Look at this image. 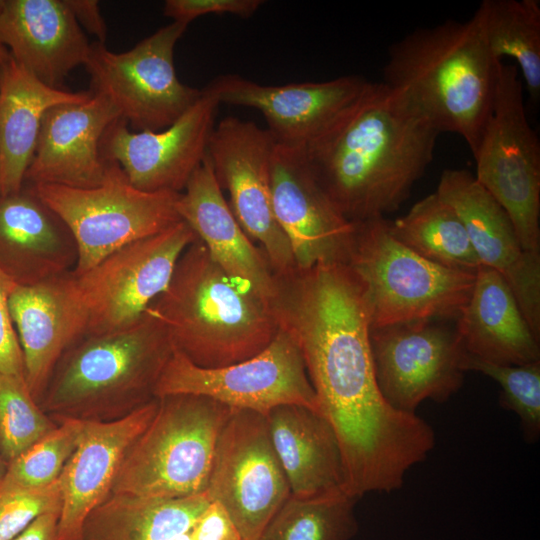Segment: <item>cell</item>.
<instances>
[{"mask_svg":"<svg viewBox=\"0 0 540 540\" xmlns=\"http://www.w3.org/2000/svg\"><path fill=\"white\" fill-rule=\"evenodd\" d=\"M205 494L225 509L243 540H260L291 495L266 416L231 410L216 443Z\"/></svg>","mask_w":540,"mask_h":540,"instance_id":"4fadbf2b","label":"cell"},{"mask_svg":"<svg viewBox=\"0 0 540 540\" xmlns=\"http://www.w3.org/2000/svg\"><path fill=\"white\" fill-rule=\"evenodd\" d=\"M440 132L400 93L371 83L304 153L346 218L361 223L398 210L433 160Z\"/></svg>","mask_w":540,"mask_h":540,"instance_id":"7a4b0ae2","label":"cell"},{"mask_svg":"<svg viewBox=\"0 0 540 540\" xmlns=\"http://www.w3.org/2000/svg\"><path fill=\"white\" fill-rule=\"evenodd\" d=\"M7 469V463L0 454V479L3 477Z\"/></svg>","mask_w":540,"mask_h":540,"instance_id":"7bdbcfd3","label":"cell"},{"mask_svg":"<svg viewBox=\"0 0 540 540\" xmlns=\"http://www.w3.org/2000/svg\"><path fill=\"white\" fill-rule=\"evenodd\" d=\"M472 155L476 180L507 212L524 250L540 253V142L516 65H497L492 110Z\"/></svg>","mask_w":540,"mask_h":540,"instance_id":"9c48e42d","label":"cell"},{"mask_svg":"<svg viewBox=\"0 0 540 540\" xmlns=\"http://www.w3.org/2000/svg\"><path fill=\"white\" fill-rule=\"evenodd\" d=\"M210 503L206 494L157 498L111 493L85 518L79 540H174Z\"/></svg>","mask_w":540,"mask_h":540,"instance_id":"f1b7e54d","label":"cell"},{"mask_svg":"<svg viewBox=\"0 0 540 540\" xmlns=\"http://www.w3.org/2000/svg\"><path fill=\"white\" fill-rule=\"evenodd\" d=\"M80 27L97 38V42L105 43L107 27L101 15L98 1L64 0Z\"/></svg>","mask_w":540,"mask_h":540,"instance_id":"ab89813d","label":"cell"},{"mask_svg":"<svg viewBox=\"0 0 540 540\" xmlns=\"http://www.w3.org/2000/svg\"><path fill=\"white\" fill-rule=\"evenodd\" d=\"M9 305L25 382L39 404L62 355L86 334V308L72 272L33 285H16Z\"/></svg>","mask_w":540,"mask_h":540,"instance_id":"ffe728a7","label":"cell"},{"mask_svg":"<svg viewBox=\"0 0 540 540\" xmlns=\"http://www.w3.org/2000/svg\"><path fill=\"white\" fill-rule=\"evenodd\" d=\"M262 0H166L163 14L188 25L194 19L208 14H230L246 19L262 6Z\"/></svg>","mask_w":540,"mask_h":540,"instance_id":"8d00e7d4","label":"cell"},{"mask_svg":"<svg viewBox=\"0 0 540 540\" xmlns=\"http://www.w3.org/2000/svg\"><path fill=\"white\" fill-rule=\"evenodd\" d=\"M2 4H3V0H0V9L2 7Z\"/></svg>","mask_w":540,"mask_h":540,"instance_id":"f6af8a7d","label":"cell"},{"mask_svg":"<svg viewBox=\"0 0 540 540\" xmlns=\"http://www.w3.org/2000/svg\"><path fill=\"white\" fill-rule=\"evenodd\" d=\"M174 349L166 328L148 310L125 329L85 335L58 361L39 405L50 417L121 418L156 398Z\"/></svg>","mask_w":540,"mask_h":540,"instance_id":"5b68a950","label":"cell"},{"mask_svg":"<svg viewBox=\"0 0 540 540\" xmlns=\"http://www.w3.org/2000/svg\"><path fill=\"white\" fill-rule=\"evenodd\" d=\"M275 142L254 122L228 116L215 125L207 159L230 208L246 234L262 247L274 273L286 275L295 263L275 216L271 168Z\"/></svg>","mask_w":540,"mask_h":540,"instance_id":"9a60e30c","label":"cell"},{"mask_svg":"<svg viewBox=\"0 0 540 540\" xmlns=\"http://www.w3.org/2000/svg\"><path fill=\"white\" fill-rule=\"evenodd\" d=\"M16 284L0 269V373L24 377L21 347L10 314Z\"/></svg>","mask_w":540,"mask_h":540,"instance_id":"74e56055","label":"cell"},{"mask_svg":"<svg viewBox=\"0 0 540 540\" xmlns=\"http://www.w3.org/2000/svg\"><path fill=\"white\" fill-rule=\"evenodd\" d=\"M441 321L370 329L376 382L392 408L416 414L423 401L446 402L462 387L465 350L456 327Z\"/></svg>","mask_w":540,"mask_h":540,"instance_id":"5bb4252c","label":"cell"},{"mask_svg":"<svg viewBox=\"0 0 540 540\" xmlns=\"http://www.w3.org/2000/svg\"><path fill=\"white\" fill-rule=\"evenodd\" d=\"M347 264L362 286L371 328L456 320L475 281V273L442 266L406 247L385 218L357 223Z\"/></svg>","mask_w":540,"mask_h":540,"instance_id":"8992f818","label":"cell"},{"mask_svg":"<svg viewBox=\"0 0 540 540\" xmlns=\"http://www.w3.org/2000/svg\"><path fill=\"white\" fill-rule=\"evenodd\" d=\"M57 426L18 457L7 463L5 476L23 485L39 487L58 480L76 450L84 420L51 417Z\"/></svg>","mask_w":540,"mask_h":540,"instance_id":"e575fe53","label":"cell"},{"mask_svg":"<svg viewBox=\"0 0 540 540\" xmlns=\"http://www.w3.org/2000/svg\"><path fill=\"white\" fill-rule=\"evenodd\" d=\"M174 540H193L190 531L179 535Z\"/></svg>","mask_w":540,"mask_h":540,"instance_id":"ee69618b","label":"cell"},{"mask_svg":"<svg viewBox=\"0 0 540 540\" xmlns=\"http://www.w3.org/2000/svg\"><path fill=\"white\" fill-rule=\"evenodd\" d=\"M190 533L193 540H243L225 509L212 501L199 516Z\"/></svg>","mask_w":540,"mask_h":540,"instance_id":"f35d334b","label":"cell"},{"mask_svg":"<svg viewBox=\"0 0 540 540\" xmlns=\"http://www.w3.org/2000/svg\"><path fill=\"white\" fill-rule=\"evenodd\" d=\"M27 186L70 231L77 249L76 276L123 246L181 221L176 209L180 193L139 190L113 162H107L103 181L92 188Z\"/></svg>","mask_w":540,"mask_h":540,"instance_id":"ba28073f","label":"cell"},{"mask_svg":"<svg viewBox=\"0 0 540 540\" xmlns=\"http://www.w3.org/2000/svg\"><path fill=\"white\" fill-rule=\"evenodd\" d=\"M232 408L204 396L158 398V408L130 445L112 493L183 498L205 494L219 434Z\"/></svg>","mask_w":540,"mask_h":540,"instance_id":"52a82bcc","label":"cell"},{"mask_svg":"<svg viewBox=\"0 0 540 540\" xmlns=\"http://www.w3.org/2000/svg\"><path fill=\"white\" fill-rule=\"evenodd\" d=\"M465 352L500 365L540 361L538 338L502 276L480 265L470 298L456 319Z\"/></svg>","mask_w":540,"mask_h":540,"instance_id":"484cf974","label":"cell"},{"mask_svg":"<svg viewBox=\"0 0 540 540\" xmlns=\"http://www.w3.org/2000/svg\"><path fill=\"white\" fill-rule=\"evenodd\" d=\"M219 101L208 86L174 123L159 131H133L122 118L105 131L102 158L118 164L146 192L181 193L207 155Z\"/></svg>","mask_w":540,"mask_h":540,"instance_id":"2e32d148","label":"cell"},{"mask_svg":"<svg viewBox=\"0 0 540 540\" xmlns=\"http://www.w3.org/2000/svg\"><path fill=\"white\" fill-rule=\"evenodd\" d=\"M59 481L39 487L0 479V540H12L43 514L61 510Z\"/></svg>","mask_w":540,"mask_h":540,"instance_id":"d590c367","label":"cell"},{"mask_svg":"<svg viewBox=\"0 0 540 540\" xmlns=\"http://www.w3.org/2000/svg\"><path fill=\"white\" fill-rule=\"evenodd\" d=\"M460 217L480 265L498 272L540 338V253L524 250L504 208L466 169H445L435 191Z\"/></svg>","mask_w":540,"mask_h":540,"instance_id":"ac0fdd59","label":"cell"},{"mask_svg":"<svg viewBox=\"0 0 540 540\" xmlns=\"http://www.w3.org/2000/svg\"><path fill=\"white\" fill-rule=\"evenodd\" d=\"M193 364L219 368L265 349L280 327L272 300L226 272L200 239L179 258L167 289L147 309Z\"/></svg>","mask_w":540,"mask_h":540,"instance_id":"3957f363","label":"cell"},{"mask_svg":"<svg viewBox=\"0 0 540 540\" xmlns=\"http://www.w3.org/2000/svg\"><path fill=\"white\" fill-rule=\"evenodd\" d=\"M279 327L297 343L320 413L341 450L347 492L390 493L435 446L432 427L392 408L378 388L370 315L347 263L318 264L277 276L272 299Z\"/></svg>","mask_w":540,"mask_h":540,"instance_id":"6da1fadb","label":"cell"},{"mask_svg":"<svg viewBox=\"0 0 540 540\" xmlns=\"http://www.w3.org/2000/svg\"><path fill=\"white\" fill-rule=\"evenodd\" d=\"M56 426L32 396L23 376L0 373V454L6 463Z\"/></svg>","mask_w":540,"mask_h":540,"instance_id":"d6a6232c","label":"cell"},{"mask_svg":"<svg viewBox=\"0 0 540 540\" xmlns=\"http://www.w3.org/2000/svg\"><path fill=\"white\" fill-rule=\"evenodd\" d=\"M76 261L70 231L29 186L0 195V269L16 285L72 272Z\"/></svg>","mask_w":540,"mask_h":540,"instance_id":"cb8c5ba5","label":"cell"},{"mask_svg":"<svg viewBox=\"0 0 540 540\" xmlns=\"http://www.w3.org/2000/svg\"><path fill=\"white\" fill-rule=\"evenodd\" d=\"M389 224L398 241L432 262L470 273L480 266L460 217L436 192Z\"/></svg>","mask_w":540,"mask_h":540,"instance_id":"4dcf8cb0","label":"cell"},{"mask_svg":"<svg viewBox=\"0 0 540 540\" xmlns=\"http://www.w3.org/2000/svg\"><path fill=\"white\" fill-rule=\"evenodd\" d=\"M371 83L346 75L322 82L264 85L227 74L207 86L219 104L258 110L275 144L305 148L353 106Z\"/></svg>","mask_w":540,"mask_h":540,"instance_id":"d6986e66","label":"cell"},{"mask_svg":"<svg viewBox=\"0 0 540 540\" xmlns=\"http://www.w3.org/2000/svg\"><path fill=\"white\" fill-rule=\"evenodd\" d=\"M188 25L171 22L116 53L94 42L85 63L91 91L105 97L133 131H159L174 123L202 89L182 83L175 70L176 43Z\"/></svg>","mask_w":540,"mask_h":540,"instance_id":"30bf717a","label":"cell"},{"mask_svg":"<svg viewBox=\"0 0 540 540\" xmlns=\"http://www.w3.org/2000/svg\"><path fill=\"white\" fill-rule=\"evenodd\" d=\"M176 209L216 263L265 297L274 298L276 274L233 214L207 156L179 194Z\"/></svg>","mask_w":540,"mask_h":540,"instance_id":"d4e9b609","label":"cell"},{"mask_svg":"<svg viewBox=\"0 0 540 540\" xmlns=\"http://www.w3.org/2000/svg\"><path fill=\"white\" fill-rule=\"evenodd\" d=\"M60 511H53L35 519L12 540H57Z\"/></svg>","mask_w":540,"mask_h":540,"instance_id":"60d3db41","label":"cell"},{"mask_svg":"<svg viewBox=\"0 0 540 540\" xmlns=\"http://www.w3.org/2000/svg\"><path fill=\"white\" fill-rule=\"evenodd\" d=\"M196 239L181 220L123 246L81 275L72 273L87 312L85 335L119 331L140 320L167 289L179 258Z\"/></svg>","mask_w":540,"mask_h":540,"instance_id":"7c38bea8","label":"cell"},{"mask_svg":"<svg viewBox=\"0 0 540 540\" xmlns=\"http://www.w3.org/2000/svg\"><path fill=\"white\" fill-rule=\"evenodd\" d=\"M91 96L45 85L11 55L0 64V195L22 188L45 113Z\"/></svg>","mask_w":540,"mask_h":540,"instance_id":"83f0119b","label":"cell"},{"mask_svg":"<svg viewBox=\"0 0 540 540\" xmlns=\"http://www.w3.org/2000/svg\"><path fill=\"white\" fill-rule=\"evenodd\" d=\"M345 491L290 495L264 529L260 540H351L358 532L355 504Z\"/></svg>","mask_w":540,"mask_h":540,"instance_id":"1f68e13d","label":"cell"},{"mask_svg":"<svg viewBox=\"0 0 540 540\" xmlns=\"http://www.w3.org/2000/svg\"><path fill=\"white\" fill-rule=\"evenodd\" d=\"M177 394L208 397L264 416L282 405H300L320 413L302 353L282 328L261 352L219 368L199 367L174 349L155 397Z\"/></svg>","mask_w":540,"mask_h":540,"instance_id":"8fae6325","label":"cell"},{"mask_svg":"<svg viewBox=\"0 0 540 540\" xmlns=\"http://www.w3.org/2000/svg\"><path fill=\"white\" fill-rule=\"evenodd\" d=\"M157 408L154 398L115 420H84L78 446L58 478L62 502L57 540H79L85 518L112 493L125 453Z\"/></svg>","mask_w":540,"mask_h":540,"instance_id":"44dd1931","label":"cell"},{"mask_svg":"<svg viewBox=\"0 0 540 540\" xmlns=\"http://www.w3.org/2000/svg\"><path fill=\"white\" fill-rule=\"evenodd\" d=\"M10 56L8 50L0 44V64Z\"/></svg>","mask_w":540,"mask_h":540,"instance_id":"b9f144b4","label":"cell"},{"mask_svg":"<svg viewBox=\"0 0 540 540\" xmlns=\"http://www.w3.org/2000/svg\"><path fill=\"white\" fill-rule=\"evenodd\" d=\"M271 190L275 216L297 270L348 262L357 223L346 218L322 188L303 147L275 144Z\"/></svg>","mask_w":540,"mask_h":540,"instance_id":"e0dca14e","label":"cell"},{"mask_svg":"<svg viewBox=\"0 0 540 540\" xmlns=\"http://www.w3.org/2000/svg\"><path fill=\"white\" fill-rule=\"evenodd\" d=\"M119 118L115 107L93 92L86 101L51 107L44 115L24 184L98 186L107 166L100 151L101 140Z\"/></svg>","mask_w":540,"mask_h":540,"instance_id":"7402d4cb","label":"cell"},{"mask_svg":"<svg viewBox=\"0 0 540 540\" xmlns=\"http://www.w3.org/2000/svg\"><path fill=\"white\" fill-rule=\"evenodd\" d=\"M0 44L38 80L58 89L85 65L91 45L64 0H3Z\"/></svg>","mask_w":540,"mask_h":540,"instance_id":"603a6c76","label":"cell"},{"mask_svg":"<svg viewBox=\"0 0 540 540\" xmlns=\"http://www.w3.org/2000/svg\"><path fill=\"white\" fill-rule=\"evenodd\" d=\"M473 17L417 28L393 43L383 84L440 134L459 135L473 154L492 110L497 65Z\"/></svg>","mask_w":540,"mask_h":540,"instance_id":"277c9868","label":"cell"},{"mask_svg":"<svg viewBox=\"0 0 540 540\" xmlns=\"http://www.w3.org/2000/svg\"><path fill=\"white\" fill-rule=\"evenodd\" d=\"M266 418L292 496L347 492L339 442L321 413L300 405H282Z\"/></svg>","mask_w":540,"mask_h":540,"instance_id":"4316f807","label":"cell"},{"mask_svg":"<svg viewBox=\"0 0 540 540\" xmlns=\"http://www.w3.org/2000/svg\"><path fill=\"white\" fill-rule=\"evenodd\" d=\"M465 372H480L501 388L500 405L514 412L526 442L534 443L540 435V361L522 365H500L481 360L465 352Z\"/></svg>","mask_w":540,"mask_h":540,"instance_id":"836d02e7","label":"cell"},{"mask_svg":"<svg viewBox=\"0 0 540 540\" xmlns=\"http://www.w3.org/2000/svg\"><path fill=\"white\" fill-rule=\"evenodd\" d=\"M496 59L516 62L533 102L540 98V2L483 0L472 16Z\"/></svg>","mask_w":540,"mask_h":540,"instance_id":"f546056e","label":"cell"}]
</instances>
